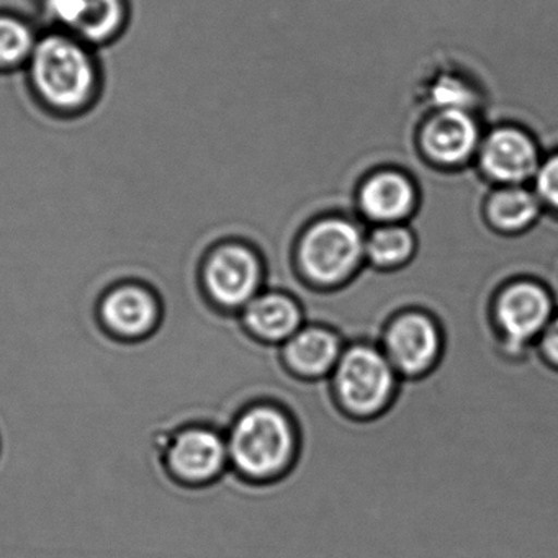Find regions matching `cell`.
Returning <instances> with one entry per match:
<instances>
[{"label":"cell","mask_w":558,"mask_h":558,"mask_svg":"<svg viewBox=\"0 0 558 558\" xmlns=\"http://www.w3.org/2000/svg\"><path fill=\"white\" fill-rule=\"evenodd\" d=\"M225 434L231 469L253 482L283 475L299 452V430L292 416L270 401L247 404Z\"/></svg>","instance_id":"6da1fadb"},{"label":"cell","mask_w":558,"mask_h":558,"mask_svg":"<svg viewBox=\"0 0 558 558\" xmlns=\"http://www.w3.org/2000/svg\"><path fill=\"white\" fill-rule=\"evenodd\" d=\"M365 233L348 215H325L306 225L293 246L300 277L319 290L345 286L365 266Z\"/></svg>","instance_id":"7a4b0ae2"},{"label":"cell","mask_w":558,"mask_h":558,"mask_svg":"<svg viewBox=\"0 0 558 558\" xmlns=\"http://www.w3.org/2000/svg\"><path fill=\"white\" fill-rule=\"evenodd\" d=\"M31 74L40 99L61 112L83 109L96 94V64L83 41L71 35H50L37 41Z\"/></svg>","instance_id":"3957f363"},{"label":"cell","mask_w":558,"mask_h":558,"mask_svg":"<svg viewBox=\"0 0 558 558\" xmlns=\"http://www.w3.org/2000/svg\"><path fill=\"white\" fill-rule=\"evenodd\" d=\"M400 380L380 344L375 342L345 344L329 375L339 407L357 420H372L384 413L393 401Z\"/></svg>","instance_id":"277c9868"},{"label":"cell","mask_w":558,"mask_h":558,"mask_svg":"<svg viewBox=\"0 0 558 558\" xmlns=\"http://www.w3.org/2000/svg\"><path fill=\"white\" fill-rule=\"evenodd\" d=\"M555 313L557 305L544 283L519 279L502 286L492 303L502 354L511 361L527 357Z\"/></svg>","instance_id":"5b68a950"},{"label":"cell","mask_w":558,"mask_h":558,"mask_svg":"<svg viewBox=\"0 0 558 558\" xmlns=\"http://www.w3.org/2000/svg\"><path fill=\"white\" fill-rule=\"evenodd\" d=\"M201 286L218 308L241 312L264 290L263 257L247 241H218L202 259Z\"/></svg>","instance_id":"8992f818"},{"label":"cell","mask_w":558,"mask_h":558,"mask_svg":"<svg viewBox=\"0 0 558 558\" xmlns=\"http://www.w3.org/2000/svg\"><path fill=\"white\" fill-rule=\"evenodd\" d=\"M378 344L400 378H420L439 364L444 335L429 313L404 310L388 322Z\"/></svg>","instance_id":"52a82bcc"},{"label":"cell","mask_w":558,"mask_h":558,"mask_svg":"<svg viewBox=\"0 0 558 558\" xmlns=\"http://www.w3.org/2000/svg\"><path fill=\"white\" fill-rule=\"evenodd\" d=\"M162 460L169 473L185 485L214 482L230 466L227 434L207 424H189L171 433Z\"/></svg>","instance_id":"ba28073f"},{"label":"cell","mask_w":558,"mask_h":558,"mask_svg":"<svg viewBox=\"0 0 558 558\" xmlns=\"http://www.w3.org/2000/svg\"><path fill=\"white\" fill-rule=\"evenodd\" d=\"M480 169L498 185H525L534 181L542 165L541 149L527 130L499 125L483 135Z\"/></svg>","instance_id":"9c48e42d"},{"label":"cell","mask_w":558,"mask_h":558,"mask_svg":"<svg viewBox=\"0 0 558 558\" xmlns=\"http://www.w3.org/2000/svg\"><path fill=\"white\" fill-rule=\"evenodd\" d=\"M483 133L475 113L433 110L420 130V148L433 165L460 168L478 153Z\"/></svg>","instance_id":"30bf717a"},{"label":"cell","mask_w":558,"mask_h":558,"mask_svg":"<svg viewBox=\"0 0 558 558\" xmlns=\"http://www.w3.org/2000/svg\"><path fill=\"white\" fill-rule=\"evenodd\" d=\"M97 315L110 335L136 341L155 331L161 319V305L148 286L126 280L104 292L97 305Z\"/></svg>","instance_id":"8fae6325"},{"label":"cell","mask_w":558,"mask_h":558,"mask_svg":"<svg viewBox=\"0 0 558 558\" xmlns=\"http://www.w3.org/2000/svg\"><path fill=\"white\" fill-rule=\"evenodd\" d=\"M417 185L400 169H378L359 185L357 205L362 220L375 225L410 223L420 208Z\"/></svg>","instance_id":"7c38bea8"},{"label":"cell","mask_w":558,"mask_h":558,"mask_svg":"<svg viewBox=\"0 0 558 558\" xmlns=\"http://www.w3.org/2000/svg\"><path fill=\"white\" fill-rule=\"evenodd\" d=\"M45 11L83 44L112 40L126 19L123 0H45Z\"/></svg>","instance_id":"4fadbf2b"},{"label":"cell","mask_w":558,"mask_h":558,"mask_svg":"<svg viewBox=\"0 0 558 558\" xmlns=\"http://www.w3.org/2000/svg\"><path fill=\"white\" fill-rule=\"evenodd\" d=\"M345 342L328 326L305 323L280 345L283 364L292 374L308 380L328 378L335 371Z\"/></svg>","instance_id":"5bb4252c"},{"label":"cell","mask_w":558,"mask_h":558,"mask_svg":"<svg viewBox=\"0 0 558 558\" xmlns=\"http://www.w3.org/2000/svg\"><path fill=\"white\" fill-rule=\"evenodd\" d=\"M246 331L267 344L282 345L303 325L305 313L299 300L282 290L264 289L240 312Z\"/></svg>","instance_id":"9a60e30c"},{"label":"cell","mask_w":558,"mask_h":558,"mask_svg":"<svg viewBox=\"0 0 558 558\" xmlns=\"http://www.w3.org/2000/svg\"><path fill=\"white\" fill-rule=\"evenodd\" d=\"M544 205L525 185H499L483 204L486 227L501 236H518L544 217Z\"/></svg>","instance_id":"2e32d148"},{"label":"cell","mask_w":558,"mask_h":558,"mask_svg":"<svg viewBox=\"0 0 558 558\" xmlns=\"http://www.w3.org/2000/svg\"><path fill=\"white\" fill-rule=\"evenodd\" d=\"M417 238L410 223L375 225L365 233V264L377 270H397L413 260Z\"/></svg>","instance_id":"e0dca14e"},{"label":"cell","mask_w":558,"mask_h":558,"mask_svg":"<svg viewBox=\"0 0 558 558\" xmlns=\"http://www.w3.org/2000/svg\"><path fill=\"white\" fill-rule=\"evenodd\" d=\"M427 102L433 110H466L473 112L478 104V93L465 77L439 74L427 89Z\"/></svg>","instance_id":"ac0fdd59"},{"label":"cell","mask_w":558,"mask_h":558,"mask_svg":"<svg viewBox=\"0 0 558 558\" xmlns=\"http://www.w3.org/2000/svg\"><path fill=\"white\" fill-rule=\"evenodd\" d=\"M37 47L35 35L24 22L0 17V66L12 68L31 60Z\"/></svg>","instance_id":"d6986e66"},{"label":"cell","mask_w":558,"mask_h":558,"mask_svg":"<svg viewBox=\"0 0 558 558\" xmlns=\"http://www.w3.org/2000/svg\"><path fill=\"white\" fill-rule=\"evenodd\" d=\"M534 192L555 218H558V151L542 161L534 179Z\"/></svg>","instance_id":"ffe728a7"},{"label":"cell","mask_w":558,"mask_h":558,"mask_svg":"<svg viewBox=\"0 0 558 558\" xmlns=\"http://www.w3.org/2000/svg\"><path fill=\"white\" fill-rule=\"evenodd\" d=\"M535 345H537L542 359L551 367L558 368V310L551 316L547 328L544 329Z\"/></svg>","instance_id":"44dd1931"}]
</instances>
